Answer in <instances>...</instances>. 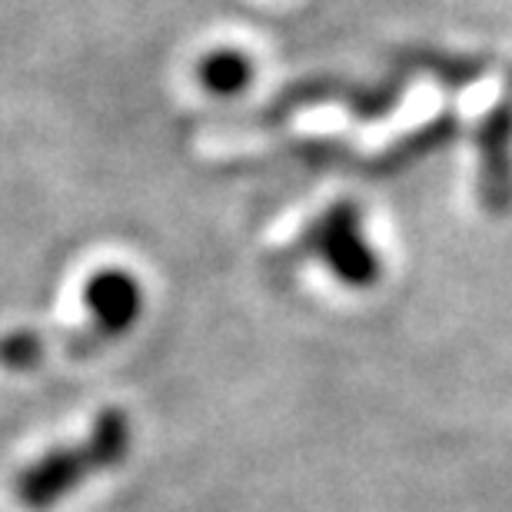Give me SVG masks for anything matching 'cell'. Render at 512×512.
I'll return each mask as SVG.
<instances>
[{"label":"cell","instance_id":"obj_1","mask_svg":"<svg viewBox=\"0 0 512 512\" xmlns=\"http://www.w3.org/2000/svg\"><path fill=\"white\" fill-rule=\"evenodd\" d=\"M133 443L130 419L124 409H104L84 443L57 446L30 463L17 476V499L30 512L54 509L60 499L70 496L87 476L114 469L127 459Z\"/></svg>","mask_w":512,"mask_h":512},{"label":"cell","instance_id":"obj_2","mask_svg":"<svg viewBox=\"0 0 512 512\" xmlns=\"http://www.w3.org/2000/svg\"><path fill=\"white\" fill-rule=\"evenodd\" d=\"M296 256H320L336 280L350 286H373L380 280V260L363 237L360 207H353V203H333L280 260L293 263Z\"/></svg>","mask_w":512,"mask_h":512},{"label":"cell","instance_id":"obj_3","mask_svg":"<svg viewBox=\"0 0 512 512\" xmlns=\"http://www.w3.org/2000/svg\"><path fill=\"white\" fill-rule=\"evenodd\" d=\"M403 84H406V74H393L386 84H373V87H363V84L353 87V84H343V80H330V77L303 80V84L283 90V94L266 107L263 120L266 124H280V120L296 114V110L330 104V100H340V104L350 107L356 117L376 120V117H386L389 110L396 107L399 94H403Z\"/></svg>","mask_w":512,"mask_h":512},{"label":"cell","instance_id":"obj_4","mask_svg":"<svg viewBox=\"0 0 512 512\" xmlns=\"http://www.w3.org/2000/svg\"><path fill=\"white\" fill-rule=\"evenodd\" d=\"M479 143V197L489 213L512 207V100H499L476 133Z\"/></svg>","mask_w":512,"mask_h":512},{"label":"cell","instance_id":"obj_5","mask_svg":"<svg viewBox=\"0 0 512 512\" xmlns=\"http://www.w3.org/2000/svg\"><path fill=\"white\" fill-rule=\"evenodd\" d=\"M87 310L94 313V330L84 336V350H90L100 340H114V336H124L140 316L143 296H140V283L133 280L124 270H104L97 273L94 280L87 283L84 290Z\"/></svg>","mask_w":512,"mask_h":512},{"label":"cell","instance_id":"obj_6","mask_svg":"<svg viewBox=\"0 0 512 512\" xmlns=\"http://www.w3.org/2000/svg\"><path fill=\"white\" fill-rule=\"evenodd\" d=\"M456 137V117H439L433 124L419 127L413 133H406V137H399L393 147L386 153H380L376 160H370L366 167L376 170V173H393V170H403L406 163H413L419 157H429L433 150L446 147L449 140Z\"/></svg>","mask_w":512,"mask_h":512},{"label":"cell","instance_id":"obj_7","mask_svg":"<svg viewBox=\"0 0 512 512\" xmlns=\"http://www.w3.org/2000/svg\"><path fill=\"white\" fill-rule=\"evenodd\" d=\"M403 67L406 70H429V74H436V80H443L449 87H466L483 77L486 60L483 57H449V54H436V50H409V54H403Z\"/></svg>","mask_w":512,"mask_h":512},{"label":"cell","instance_id":"obj_8","mask_svg":"<svg viewBox=\"0 0 512 512\" xmlns=\"http://www.w3.org/2000/svg\"><path fill=\"white\" fill-rule=\"evenodd\" d=\"M253 80V64L237 50H217V54L203 57L200 64V84L210 90V94L220 97H233L240 90H247Z\"/></svg>","mask_w":512,"mask_h":512},{"label":"cell","instance_id":"obj_9","mask_svg":"<svg viewBox=\"0 0 512 512\" xmlns=\"http://www.w3.org/2000/svg\"><path fill=\"white\" fill-rule=\"evenodd\" d=\"M40 356H44V340L37 333L17 330L0 340V363L10 366V370H30V366L40 363Z\"/></svg>","mask_w":512,"mask_h":512}]
</instances>
